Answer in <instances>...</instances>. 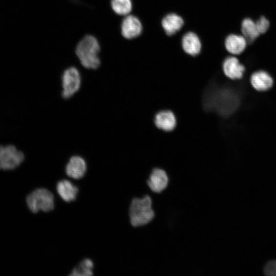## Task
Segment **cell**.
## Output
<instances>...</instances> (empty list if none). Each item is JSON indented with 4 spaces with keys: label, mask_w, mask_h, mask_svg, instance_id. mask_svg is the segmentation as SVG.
Returning a JSON list of instances; mask_svg holds the SVG:
<instances>
[{
    "label": "cell",
    "mask_w": 276,
    "mask_h": 276,
    "mask_svg": "<svg viewBox=\"0 0 276 276\" xmlns=\"http://www.w3.org/2000/svg\"><path fill=\"white\" fill-rule=\"evenodd\" d=\"M152 199L149 194L134 197L130 202L128 217L130 225L135 228L147 225L155 217Z\"/></svg>",
    "instance_id": "obj_1"
},
{
    "label": "cell",
    "mask_w": 276,
    "mask_h": 276,
    "mask_svg": "<svg viewBox=\"0 0 276 276\" xmlns=\"http://www.w3.org/2000/svg\"><path fill=\"white\" fill-rule=\"evenodd\" d=\"M100 45L93 35L85 36L77 44L76 54L82 65L86 68L95 70L100 65Z\"/></svg>",
    "instance_id": "obj_2"
},
{
    "label": "cell",
    "mask_w": 276,
    "mask_h": 276,
    "mask_svg": "<svg viewBox=\"0 0 276 276\" xmlns=\"http://www.w3.org/2000/svg\"><path fill=\"white\" fill-rule=\"evenodd\" d=\"M27 205L33 213L39 211L48 212L54 208V197L49 190L38 188L28 194L26 199Z\"/></svg>",
    "instance_id": "obj_3"
},
{
    "label": "cell",
    "mask_w": 276,
    "mask_h": 276,
    "mask_svg": "<svg viewBox=\"0 0 276 276\" xmlns=\"http://www.w3.org/2000/svg\"><path fill=\"white\" fill-rule=\"evenodd\" d=\"M23 152L12 145H0V170H13L25 160Z\"/></svg>",
    "instance_id": "obj_4"
},
{
    "label": "cell",
    "mask_w": 276,
    "mask_h": 276,
    "mask_svg": "<svg viewBox=\"0 0 276 276\" xmlns=\"http://www.w3.org/2000/svg\"><path fill=\"white\" fill-rule=\"evenodd\" d=\"M62 81V96L65 99L72 97L80 89L81 83V75L75 67L66 68L63 73Z\"/></svg>",
    "instance_id": "obj_5"
},
{
    "label": "cell",
    "mask_w": 276,
    "mask_h": 276,
    "mask_svg": "<svg viewBox=\"0 0 276 276\" xmlns=\"http://www.w3.org/2000/svg\"><path fill=\"white\" fill-rule=\"evenodd\" d=\"M169 181L167 171L162 168L155 167L151 171L146 183L152 192L159 194L167 188Z\"/></svg>",
    "instance_id": "obj_6"
},
{
    "label": "cell",
    "mask_w": 276,
    "mask_h": 276,
    "mask_svg": "<svg viewBox=\"0 0 276 276\" xmlns=\"http://www.w3.org/2000/svg\"><path fill=\"white\" fill-rule=\"evenodd\" d=\"M121 30L124 38L133 39L141 34L142 31V24L136 16L127 15L122 22Z\"/></svg>",
    "instance_id": "obj_7"
},
{
    "label": "cell",
    "mask_w": 276,
    "mask_h": 276,
    "mask_svg": "<svg viewBox=\"0 0 276 276\" xmlns=\"http://www.w3.org/2000/svg\"><path fill=\"white\" fill-rule=\"evenodd\" d=\"M222 68L224 75L232 80L241 79L245 71V66L233 56L228 57L224 60Z\"/></svg>",
    "instance_id": "obj_8"
},
{
    "label": "cell",
    "mask_w": 276,
    "mask_h": 276,
    "mask_svg": "<svg viewBox=\"0 0 276 276\" xmlns=\"http://www.w3.org/2000/svg\"><path fill=\"white\" fill-rule=\"evenodd\" d=\"M87 170V165L84 159L78 155L70 158L65 167L66 175L73 179L82 178Z\"/></svg>",
    "instance_id": "obj_9"
},
{
    "label": "cell",
    "mask_w": 276,
    "mask_h": 276,
    "mask_svg": "<svg viewBox=\"0 0 276 276\" xmlns=\"http://www.w3.org/2000/svg\"><path fill=\"white\" fill-rule=\"evenodd\" d=\"M250 82L255 90L258 91H265L272 87L273 80L267 72L258 71L252 74Z\"/></svg>",
    "instance_id": "obj_10"
},
{
    "label": "cell",
    "mask_w": 276,
    "mask_h": 276,
    "mask_svg": "<svg viewBox=\"0 0 276 276\" xmlns=\"http://www.w3.org/2000/svg\"><path fill=\"white\" fill-rule=\"evenodd\" d=\"M154 121L158 128L165 131L173 130L176 125V119L174 113L168 110L157 112Z\"/></svg>",
    "instance_id": "obj_11"
},
{
    "label": "cell",
    "mask_w": 276,
    "mask_h": 276,
    "mask_svg": "<svg viewBox=\"0 0 276 276\" xmlns=\"http://www.w3.org/2000/svg\"><path fill=\"white\" fill-rule=\"evenodd\" d=\"M56 190L61 198L67 202L74 200L78 192V188L67 179L59 181L57 184Z\"/></svg>",
    "instance_id": "obj_12"
},
{
    "label": "cell",
    "mask_w": 276,
    "mask_h": 276,
    "mask_svg": "<svg viewBox=\"0 0 276 276\" xmlns=\"http://www.w3.org/2000/svg\"><path fill=\"white\" fill-rule=\"evenodd\" d=\"M247 42L243 36L230 34L225 40V47L231 54L239 55L244 51Z\"/></svg>",
    "instance_id": "obj_13"
},
{
    "label": "cell",
    "mask_w": 276,
    "mask_h": 276,
    "mask_svg": "<svg viewBox=\"0 0 276 276\" xmlns=\"http://www.w3.org/2000/svg\"><path fill=\"white\" fill-rule=\"evenodd\" d=\"M182 47L186 53L194 56L200 53L201 44L198 36L194 33L190 32L183 36Z\"/></svg>",
    "instance_id": "obj_14"
},
{
    "label": "cell",
    "mask_w": 276,
    "mask_h": 276,
    "mask_svg": "<svg viewBox=\"0 0 276 276\" xmlns=\"http://www.w3.org/2000/svg\"><path fill=\"white\" fill-rule=\"evenodd\" d=\"M162 25L166 34L168 35H171L176 33L182 28L183 20L177 14L170 13L164 17Z\"/></svg>",
    "instance_id": "obj_15"
},
{
    "label": "cell",
    "mask_w": 276,
    "mask_h": 276,
    "mask_svg": "<svg viewBox=\"0 0 276 276\" xmlns=\"http://www.w3.org/2000/svg\"><path fill=\"white\" fill-rule=\"evenodd\" d=\"M241 31L243 37L248 43L253 42L260 35L256 22L250 18H244L241 24Z\"/></svg>",
    "instance_id": "obj_16"
},
{
    "label": "cell",
    "mask_w": 276,
    "mask_h": 276,
    "mask_svg": "<svg viewBox=\"0 0 276 276\" xmlns=\"http://www.w3.org/2000/svg\"><path fill=\"white\" fill-rule=\"evenodd\" d=\"M94 263L89 259L83 260L79 265L72 271L70 275L88 276L93 275Z\"/></svg>",
    "instance_id": "obj_17"
},
{
    "label": "cell",
    "mask_w": 276,
    "mask_h": 276,
    "mask_svg": "<svg viewBox=\"0 0 276 276\" xmlns=\"http://www.w3.org/2000/svg\"><path fill=\"white\" fill-rule=\"evenodd\" d=\"M110 6L112 10L120 15H127L131 11V0H111Z\"/></svg>",
    "instance_id": "obj_18"
},
{
    "label": "cell",
    "mask_w": 276,
    "mask_h": 276,
    "mask_svg": "<svg viewBox=\"0 0 276 276\" xmlns=\"http://www.w3.org/2000/svg\"><path fill=\"white\" fill-rule=\"evenodd\" d=\"M256 26L259 33H265L268 29L269 22L264 16H261L256 22Z\"/></svg>",
    "instance_id": "obj_19"
},
{
    "label": "cell",
    "mask_w": 276,
    "mask_h": 276,
    "mask_svg": "<svg viewBox=\"0 0 276 276\" xmlns=\"http://www.w3.org/2000/svg\"><path fill=\"white\" fill-rule=\"evenodd\" d=\"M264 272L267 275H276V260L268 262L264 267Z\"/></svg>",
    "instance_id": "obj_20"
}]
</instances>
